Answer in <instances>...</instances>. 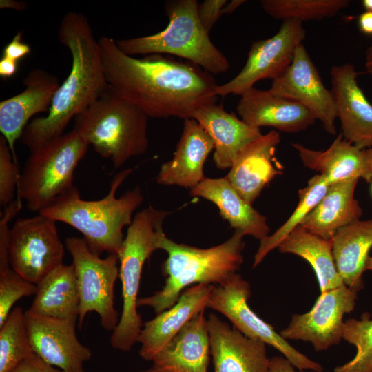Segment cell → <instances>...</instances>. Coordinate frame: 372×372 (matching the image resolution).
Here are the masks:
<instances>
[{
    "label": "cell",
    "mask_w": 372,
    "mask_h": 372,
    "mask_svg": "<svg viewBox=\"0 0 372 372\" xmlns=\"http://www.w3.org/2000/svg\"><path fill=\"white\" fill-rule=\"evenodd\" d=\"M106 81L115 92L141 108L149 118H192L201 106L216 102L211 74L190 62L163 54L134 58L116 40L99 39Z\"/></svg>",
    "instance_id": "6da1fadb"
},
{
    "label": "cell",
    "mask_w": 372,
    "mask_h": 372,
    "mask_svg": "<svg viewBox=\"0 0 372 372\" xmlns=\"http://www.w3.org/2000/svg\"><path fill=\"white\" fill-rule=\"evenodd\" d=\"M58 39L72 56L69 74L56 91L47 116L32 120L21 137L30 153L62 134L69 122L107 89L99 40L87 19L70 11L61 19Z\"/></svg>",
    "instance_id": "7a4b0ae2"
},
{
    "label": "cell",
    "mask_w": 372,
    "mask_h": 372,
    "mask_svg": "<svg viewBox=\"0 0 372 372\" xmlns=\"http://www.w3.org/2000/svg\"><path fill=\"white\" fill-rule=\"evenodd\" d=\"M132 169L121 170L113 178L108 194L103 198H81L76 186L56 198L39 214L57 222L66 223L82 235L90 249L101 255L117 254L123 244V229L132 222V214L143 201L139 186L117 198L118 187Z\"/></svg>",
    "instance_id": "3957f363"
},
{
    "label": "cell",
    "mask_w": 372,
    "mask_h": 372,
    "mask_svg": "<svg viewBox=\"0 0 372 372\" xmlns=\"http://www.w3.org/2000/svg\"><path fill=\"white\" fill-rule=\"evenodd\" d=\"M244 236L234 231L221 244L202 249L177 243L163 234L158 249L167 254L161 267L165 285L153 295L138 298V307H149L158 314L172 307L182 292L191 286L223 284L243 262Z\"/></svg>",
    "instance_id": "277c9868"
},
{
    "label": "cell",
    "mask_w": 372,
    "mask_h": 372,
    "mask_svg": "<svg viewBox=\"0 0 372 372\" xmlns=\"http://www.w3.org/2000/svg\"><path fill=\"white\" fill-rule=\"evenodd\" d=\"M149 116L138 105L123 98L110 85L74 119V130L114 169L149 146Z\"/></svg>",
    "instance_id": "5b68a950"
},
{
    "label": "cell",
    "mask_w": 372,
    "mask_h": 372,
    "mask_svg": "<svg viewBox=\"0 0 372 372\" xmlns=\"http://www.w3.org/2000/svg\"><path fill=\"white\" fill-rule=\"evenodd\" d=\"M196 0H173L165 3L167 27L152 35L116 41L125 54H169L187 59L211 74L226 72L229 63L213 44L200 21Z\"/></svg>",
    "instance_id": "8992f818"
},
{
    "label": "cell",
    "mask_w": 372,
    "mask_h": 372,
    "mask_svg": "<svg viewBox=\"0 0 372 372\" xmlns=\"http://www.w3.org/2000/svg\"><path fill=\"white\" fill-rule=\"evenodd\" d=\"M168 214V211L152 206L138 211L117 254L123 307L119 322L110 338V344L115 349L129 351L138 342L143 325L137 311L142 271L145 261L158 249L159 239L165 234L163 221Z\"/></svg>",
    "instance_id": "52a82bcc"
},
{
    "label": "cell",
    "mask_w": 372,
    "mask_h": 372,
    "mask_svg": "<svg viewBox=\"0 0 372 372\" xmlns=\"http://www.w3.org/2000/svg\"><path fill=\"white\" fill-rule=\"evenodd\" d=\"M89 145L72 130L30 153L20 174L17 194L28 210L39 214L74 186V175Z\"/></svg>",
    "instance_id": "ba28073f"
},
{
    "label": "cell",
    "mask_w": 372,
    "mask_h": 372,
    "mask_svg": "<svg viewBox=\"0 0 372 372\" xmlns=\"http://www.w3.org/2000/svg\"><path fill=\"white\" fill-rule=\"evenodd\" d=\"M65 247L72 256L77 280L79 327L89 312L95 311L101 327L113 331L120 319L114 306V286L119 278L117 254L101 258L90 249L83 238L74 236L66 238Z\"/></svg>",
    "instance_id": "9c48e42d"
},
{
    "label": "cell",
    "mask_w": 372,
    "mask_h": 372,
    "mask_svg": "<svg viewBox=\"0 0 372 372\" xmlns=\"http://www.w3.org/2000/svg\"><path fill=\"white\" fill-rule=\"evenodd\" d=\"M250 296V285L240 274L235 273L223 284L214 286L207 308L225 316L245 336L276 349L299 371L322 372L323 367L319 363L293 348L271 324L251 310L248 304Z\"/></svg>",
    "instance_id": "30bf717a"
},
{
    "label": "cell",
    "mask_w": 372,
    "mask_h": 372,
    "mask_svg": "<svg viewBox=\"0 0 372 372\" xmlns=\"http://www.w3.org/2000/svg\"><path fill=\"white\" fill-rule=\"evenodd\" d=\"M64 254L56 221L48 217L21 218L10 229V267L32 283L37 285L63 264Z\"/></svg>",
    "instance_id": "8fae6325"
},
{
    "label": "cell",
    "mask_w": 372,
    "mask_h": 372,
    "mask_svg": "<svg viewBox=\"0 0 372 372\" xmlns=\"http://www.w3.org/2000/svg\"><path fill=\"white\" fill-rule=\"evenodd\" d=\"M305 30L302 22L288 19L271 37L254 41L241 71L227 83L218 85L215 94L241 96L262 79L280 77L291 63L297 47L302 43Z\"/></svg>",
    "instance_id": "7c38bea8"
},
{
    "label": "cell",
    "mask_w": 372,
    "mask_h": 372,
    "mask_svg": "<svg viewBox=\"0 0 372 372\" xmlns=\"http://www.w3.org/2000/svg\"><path fill=\"white\" fill-rule=\"evenodd\" d=\"M358 292L343 285L321 293L312 309L293 314L280 334L286 340L310 342L317 351L338 344L342 338L343 316L354 309Z\"/></svg>",
    "instance_id": "4fadbf2b"
},
{
    "label": "cell",
    "mask_w": 372,
    "mask_h": 372,
    "mask_svg": "<svg viewBox=\"0 0 372 372\" xmlns=\"http://www.w3.org/2000/svg\"><path fill=\"white\" fill-rule=\"evenodd\" d=\"M269 90L302 104L322 122L328 133L335 134L337 112L333 93L323 84L303 43L297 47L291 63L273 80Z\"/></svg>",
    "instance_id": "5bb4252c"
},
{
    "label": "cell",
    "mask_w": 372,
    "mask_h": 372,
    "mask_svg": "<svg viewBox=\"0 0 372 372\" xmlns=\"http://www.w3.org/2000/svg\"><path fill=\"white\" fill-rule=\"evenodd\" d=\"M34 353L63 372H85L83 364L92 357L90 349L78 339L77 320L36 315L25 311Z\"/></svg>",
    "instance_id": "9a60e30c"
},
{
    "label": "cell",
    "mask_w": 372,
    "mask_h": 372,
    "mask_svg": "<svg viewBox=\"0 0 372 372\" xmlns=\"http://www.w3.org/2000/svg\"><path fill=\"white\" fill-rule=\"evenodd\" d=\"M337 118L343 138L360 149L372 146V105L360 87L355 67L346 63L331 68Z\"/></svg>",
    "instance_id": "2e32d148"
},
{
    "label": "cell",
    "mask_w": 372,
    "mask_h": 372,
    "mask_svg": "<svg viewBox=\"0 0 372 372\" xmlns=\"http://www.w3.org/2000/svg\"><path fill=\"white\" fill-rule=\"evenodd\" d=\"M21 93L0 102V132L17 163L14 145L21 138L30 118L49 112L60 84L58 78L41 68L32 70L23 79Z\"/></svg>",
    "instance_id": "e0dca14e"
},
{
    "label": "cell",
    "mask_w": 372,
    "mask_h": 372,
    "mask_svg": "<svg viewBox=\"0 0 372 372\" xmlns=\"http://www.w3.org/2000/svg\"><path fill=\"white\" fill-rule=\"evenodd\" d=\"M207 327L214 372H269L265 342L245 336L215 313L208 316Z\"/></svg>",
    "instance_id": "ac0fdd59"
},
{
    "label": "cell",
    "mask_w": 372,
    "mask_h": 372,
    "mask_svg": "<svg viewBox=\"0 0 372 372\" xmlns=\"http://www.w3.org/2000/svg\"><path fill=\"white\" fill-rule=\"evenodd\" d=\"M214 286L199 284L187 288L172 307L145 322L137 342L140 356L152 361L188 322L207 308Z\"/></svg>",
    "instance_id": "d6986e66"
},
{
    "label": "cell",
    "mask_w": 372,
    "mask_h": 372,
    "mask_svg": "<svg viewBox=\"0 0 372 372\" xmlns=\"http://www.w3.org/2000/svg\"><path fill=\"white\" fill-rule=\"evenodd\" d=\"M280 142V136L277 130L262 134L236 156L225 176L237 192L251 205L267 185L282 174V167L275 158Z\"/></svg>",
    "instance_id": "ffe728a7"
},
{
    "label": "cell",
    "mask_w": 372,
    "mask_h": 372,
    "mask_svg": "<svg viewBox=\"0 0 372 372\" xmlns=\"http://www.w3.org/2000/svg\"><path fill=\"white\" fill-rule=\"evenodd\" d=\"M236 110L253 127H272L289 133L304 130L316 120L302 104L254 87L240 96Z\"/></svg>",
    "instance_id": "44dd1931"
},
{
    "label": "cell",
    "mask_w": 372,
    "mask_h": 372,
    "mask_svg": "<svg viewBox=\"0 0 372 372\" xmlns=\"http://www.w3.org/2000/svg\"><path fill=\"white\" fill-rule=\"evenodd\" d=\"M214 149L211 138L202 126L194 118L185 119L173 157L161 165L157 183L192 189L205 178L204 164Z\"/></svg>",
    "instance_id": "7402d4cb"
},
{
    "label": "cell",
    "mask_w": 372,
    "mask_h": 372,
    "mask_svg": "<svg viewBox=\"0 0 372 372\" xmlns=\"http://www.w3.org/2000/svg\"><path fill=\"white\" fill-rule=\"evenodd\" d=\"M192 118L211 138L214 145L213 160L216 167L222 170L230 169L236 156L262 136L259 128L249 125L216 102L199 107Z\"/></svg>",
    "instance_id": "603a6c76"
},
{
    "label": "cell",
    "mask_w": 372,
    "mask_h": 372,
    "mask_svg": "<svg viewBox=\"0 0 372 372\" xmlns=\"http://www.w3.org/2000/svg\"><path fill=\"white\" fill-rule=\"evenodd\" d=\"M303 164L318 171L329 185L352 179L372 180V169L366 149H360L343 138L341 132L325 150H314L292 143Z\"/></svg>",
    "instance_id": "cb8c5ba5"
},
{
    "label": "cell",
    "mask_w": 372,
    "mask_h": 372,
    "mask_svg": "<svg viewBox=\"0 0 372 372\" xmlns=\"http://www.w3.org/2000/svg\"><path fill=\"white\" fill-rule=\"evenodd\" d=\"M210 355L207 319L203 311L156 355L152 367L157 372H208Z\"/></svg>",
    "instance_id": "d4e9b609"
},
{
    "label": "cell",
    "mask_w": 372,
    "mask_h": 372,
    "mask_svg": "<svg viewBox=\"0 0 372 372\" xmlns=\"http://www.w3.org/2000/svg\"><path fill=\"white\" fill-rule=\"evenodd\" d=\"M193 197H200L215 204L223 219L228 221L235 231L260 240L270 231L267 218L256 210L234 189L226 177L205 178L190 189Z\"/></svg>",
    "instance_id": "484cf974"
},
{
    "label": "cell",
    "mask_w": 372,
    "mask_h": 372,
    "mask_svg": "<svg viewBox=\"0 0 372 372\" xmlns=\"http://www.w3.org/2000/svg\"><path fill=\"white\" fill-rule=\"evenodd\" d=\"M358 181L352 179L330 185L300 226L312 234L331 240L339 229L358 220L362 209L354 198Z\"/></svg>",
    "instance_id": "4316f807"
},
{
    "label": "cell",
    "mask_w": 372,
    "mask_h": 372,
    "mask_svg": "<svg viewBox=\"0 0 372 372\" xmlns=\"http://www.w3.org/2000/svg\"><path fill=\"white\" fill-rule=\"evenodd\" d=\"M331 241L334 260L344 284L359 291L364 287L362 273L372 247V219L358 220L341 228Z\"/></svg>",
    "instance_id": "83f0119b"
},
{
    "label": "cell",
    "mask_w": 372,
    "mask_h": 372,
    "mask_svg": "<svg viewBox=\"0 0 372 372\" xmlns=\"http://www.w3.org/2000/svg\"><path fill=\"white\" fill-rule=\"evenodd\" d=\"M30 308L32 313L78 321L79 296L72 264L56 267L37 285Z\"/></svg>",
    "instance_id": "f1b7e54d"
},
{
    "label": "cell",
    "mask_w": 372,
    "mask_h": 372,
    "mask_svg": "<svg viewBox=\"0 0 372 372\" xmlns=\"http://www.w3.org/2000/svg\"><path fill=\"white\" fill-rule=\"evenodd\" d=\"M281 253L296 254L314 270L320 293L344 285L334 260L331 240L311 234L299 225L278 247Z\"/></svg>",
    "instance_id": "f546056e"
},
{
    "label": "cell",
    "mask_w": 372,
    "mask_h": 372,
    "mask_svg": "<svg viewBox=\"0 0 372 372\" xmlns=\"http://www.w3.org/2000/svg\"><path fill=\"white\" fill-rule=\"evenodd\" d=\"M329 186L322 175L316 174L309 180L304 188L298 191L299 202L293 214L273 234L260 240L254 256L253 267L258 266L269 252L278 248L282 240L300 225L304 218L324 197Z\"/></svg>",
    "instance_id": "4dcf8cb0"
},
{
    "label": "cell",
    "mask_w": 372,
    "mask_h": 372,
    "mask_svg": "<svg viewBox=\"0 0 372 372\" xmlns=\"http://www.w3.org/2000/svg\"><path fill=\"white\" fill-rule=\"evenodd\" d=\"M34 353L25 312L17 307L0 326V372H10Z\"/></svg>",
    "instance_id": "1f68e13d"
},
{
    "label": "cell",
    "mask_w": 372,
    "mask_h": 372,
    "mask_svg": "<svg viewBox=\"0 0 372 372\" xmlns=\"http://www.w3.org/2000/svg\"><path fill=\"white\" fill-rule=\"evenodd\" d=\"M348 0H261L264 11L276 19L322 20L336 15Z\"/></svg>",
    "instance_id": "d6a6232c"
},
{
    "label": "cell",
    "mask_w": 372,
    "mask_h": 372,
    "mask_svg": "<svg viewBox=\"0 0 372 372\" xmlns=\"http://www.w3.org/2000/svg\"><path fill=\"white\" fill-rule=\"evenodd\" d=\"M365 313L360 320L351 318L344 322L342 338L354 345L355 355L332 372H372V320Z\"/></svg>",
    "instance_id": "836d02e7"
},
{
    "label": "cell",
    "mask_w": 372,
    "mask_h": 372,
    "mask_svg": "<svg viewBox=\"0 0 372 372\" xmlns=\"http://www.w3.org/2000/svg\"><path fill=\"white\" fill-rule=\"evenodd\" d=\"M37 290V285L25 280L12 269L0 275V326L18 300L35 295Z\"/></svg>",
    "instance_id": "e575fe53"
},
{
    "label": "cell",
    "mask_w": 372,
    "mask_h": 372,
    "mask_svg": "<svg viewBox=\"0 0 372 372\" xmlns=\"http://www.w3.org/2000/svg\"><path fill=\"white\" fill-rule=\"evenodd\" d=\"M20 173L6 139L0 136V204L5 207L14 200Z\"/></svg>",
    "instance_id": "d590c367"
},
{
    "label": "cell",
    "mask_w": 372,
    "mask_h": 372,
    "mask_svg": "<svg viewBox=\"0 0 372 372\" xmlns=\"http://www.w3.org/2000/svg\"><path fill=\"white\" fill-rule=\"evenodd\" d=\"M21 202L18 198L3 208L0 218V275L11 269L9 262L10 229L9 223L21 209Z\"/></svg>",
    "instance_id": "8d00e7d4"
},
{
    "label": "cell",
    "mask_w": 372,
    "mask_h": 372,
    "mask_svg": "<svg viewBox=\"0 0 372 372\" xmlns=\"http://www.w3.org/2000/svg\"><path fill=\"white\" fill-rule=\"evenodd\" d=\"M227 2L226 0H205L202 3H198V17L208 32L221 17L222 9Z\"/></svg>",
    "instance_id": "74e56055"
},
{
    "label": "cell",
    "mask_w": 372,
    "mask_h": 372,
    "mask_svg": "<svg viewBox=\"0 0 372 372\" xmlns=\"http://www.w3.org/2000/svg\"><path fill=\"white\" fill-rule=\"evenodd\" d=\"M10 372H63L43 360L36 353L20 362Z\"/></svg>",
    "instance_id": "f35d334b"
},
{
    "label": "cell",
    "mask_w": 372,
    "mask_h": 372,
    "mask_svg": "<svg viewBox=\"0 0 372 372\" xmlns=\"http://www.w3.org/2000/svg\"><path fill=\"white\" fill-rule=\"evenodd\" d=\"M22 32H18L12 41L3 50L2 57L15 62L29 54L31 52L30 46L22 41Z\"/></svg>",
    "instance_id": "ab89813d"
},
{
    "label": "cell",
    "mask_w": 372,
    "mask_h": 372,
    "mask_svg": "<svg viewBox=\"0 0 372 372\" xmlns=\"http://www.w3.org/2000/svg\"><path fill=\"white\" fill-rule=\"evenodd\" d=\"M294 368V366L284 356H274L270 359L269 372H298Z\"/></svg>",
    "instance_id": "60d3db41"
},
{
    "label": "cell",
    "mask_w": 372,
    "mask_h": 372,
    "mask_svg": "<svg viewBox=\"0 0 372 372\" xmlns=\"http://www.w3.org/2000/svg\"><path fill=\"white\" fill-rule=\"evenodd\" d=\"M17 62L1 57L0 60V76L7 79L15 74L17 70Z\"/></svg>",
    "instance_id": "b9f144b4"
},
{
    "label": "cell",
    "mask_w": 372,
    "mask_h": 372,
    "mask_svg": "<svg viewBox=\"0 0 372 372\" xmlns=\"http://www.w3.org/2000/svg\"><path fill=\"white\" fill-rule=\"evenodd\" d=\"M358 25L360 32L372 35V12L365 11L358 18Z\"/></svg>",
    "instance_id": "7bdbcfd3"
},
{
    "label": "cell",
    "mask_w": 372,
    "mask_h": 372,
    "mask_svg": "<svg viewBox=\"0 0 372 372\" xmlns=\"http://www.w3.org/2000/svg\"><path fill=\"white\" fill-rule=\"evenodd\" d=\"M28 4L25 1H18L15 0H1L0 8L12 9L18 11L24 10L27 8Z\"/></svg>",
    "instance_id": "ee69618b"
},
{
    "label": "cell",
    "mask_w": 372,
    "mask_h": 372,
    "mask_svg": "<svg viewBox=\"0 0 372 372\" xmlns=\"http://www.w3.org/2000/svg\"><path fill=\"white\" fill-rule=\"evenodd\" d=\"M245 0H232L224 6L221 11V16L224 14H230L234 12L239 6L245 3Z\"/></svg>",
    "instance_id": "f6af8a7d"
},
{
    "label": "cell",
    "mask_w": 372,
    "mask_h": 372,
    "mask_svg": "<svg viewBox=\"0 0 372 372\" xmlns=\"http://www.w3.org/2000/svg\"><path fill=\"white\" fill-rule=\"evenodd\" d=\"M366 72L372 76V44L369 46L365 52Z\"/></svg>",
    "instance_id": "bcb514c9"
},
{
    "label": "cell",
    "mask_w": 372,
    "mask_h": 372,
    "mask_svg": "<svg viewBox=\"0 0 372 372\" xmlns=\"http://www.w3.org/2000/svg\"><path fill=\"white\" fill-rule=\"evenodd\" d=\"M362 4L366 11L372 12V0H363Z\"/></svg>",
    "instance_id": "7dc6e473"
},
{
    "label": "cell",
    "mask_w": 372,
    "mask_h": 372,
    "mask_svg": "<svg viewBox=\"0 0 372 372\" xmlns=\"http://www.w3.org/2000/svg\"><path fill=\"white\" fill-rule=\"evenodd\" d=\"M366 153L369 161H372V146L366 149Z\"/></svg>",
    "instance_id": "c3c4849f"
},
{
    "label": "cell",
    "mask_w": 372,
    "mask_h": 372,
    "mask_svg": "<svg viewBox=\"0 0 372 372\" xmlns=\"http://www.w3.org/2000/svg\"><path fill=\"white\" fill-rule=\"evenodd\" d=\"M366 269H371L372 270V257H369L367 265H366Z\"/></svg>",
    "instance_id": "681fc988"
},
{
    "label": "cell",
    "mask_w": 372,
    "mask_h": 372,
    "mask_svg": "<svg viewBox=\"0 0 372 372\" xmlns=\"http://www.w3.org/2000/svg\"><path fill=\"white\" fill-rule=\"evenodd\" d=\"M140 372H157L152 366L148 369L140 371Z\"/></svg>",
    "instance_id": "f907efd6"
},
{
    "label": "cell",
    "mask_w": 372,
    "mask_h": 372,
    "mask_svg": "<svg viewBox=\"0 0 372 372\" xmlns=\"http://www.w3.org/2000/svg\"><path fill=\"white\" fill-rule=\"evenodd\" d=\"M369 163H370V165H371V169H372V161H369ZM371 182H372V180H371ZM371 193H372V183H371Z\"/></svg>",
    "instance_id": "816d5d0a"
}]
</instances>
